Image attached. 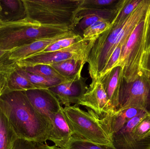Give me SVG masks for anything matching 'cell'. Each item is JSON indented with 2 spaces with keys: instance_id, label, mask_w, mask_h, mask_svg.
I'll list each match as a JSON object with an SVG mask.
<instances>
[{
  "instance_id": "cell-35",
  "label": "cell",
  "mask_w": 150,
  "mask_h": 149,
  "mask_svg": "<svg viewBox=\"0 0 150 149\" xmlns=\"http://www.w3.org/2000/svg\"><path fill=\"white\" fill-rule=\"evenodd\" d=\"M40 148L41 149H66L59 148L54 145H52V146H50L47 143H40Z\"/></svg>"
},
{
  "instance_id": "cell-31",
  "label": "cell",
  "mask_w": 150,
  "mask_h": 149,
  "mask_svg": "<svg viewBox=\"0 0 150 149\" xmlns=\"http://www.w3.org/2000/svg\"><path fill=\"white\" fill-rule=\"evenodd\" d=\"M101 20H105L97 16L93 15L86 16L83 17L79 23L77 25H78V29L83 32L84 30L85 29L89 26L92 25L96 22L101 21Z\"/></svg>"
},
{
  "instance_id": "cell-6",
  "label": "cell",
  "mask_w": 150,
  "mask_h": 149,
  "mask_svg": "<svg viewBox=\"0 0 150 149\" xmlns=\"http://www.w3.org/2000/svg\"><path fill=\"white\" fill-rule=\"evenodd\" d=\"M150 8L123 45L120 60L116 66L122 67V77L127 82L134 81L142 71Z\"/></svg>"
},
{
  "instance_id": "cell-13",
  "label": "cell",
  "mask_w": 150,
  "mask_h": 149,
  "mask_svg": "<svg viewBox=\"0 0 150 149\" xmlns=\"http://www.w3.org/2000/svg\"><path fill=\"white\" fill-rule=\"evenodd\" d=\"M86 80V78L82 76L67 80L48 89L57 97L62 105L67 107L71 104L76 105L88 89Z\"/></svg>"
},
{
  "instance_id": "cell-16",
  "label": "cell",
  "mask_w": 150,
  "mask_h": 149,
  "mask_svg": "<svg viewBox=\"0 0 150 149\" xmlns=\"http://www.w3.org/2000/svg\"><path fill=\"white\" fill-rule=\"evenodd\" d=\"M122 77V67L117 66L114 67L100 80L108 98L115 110L119 105V92Z\"/></svg>"
},
{
  "instance_id": "cell-2",
  "label": "cell",
  "mask_w": 150,
  "mask_h": 149,
  "mask_svg": "<svg viewBox=\"0 0 150 149\" xmlns=\"http://www.w3.org/2000/svg\"><path fill=\"white\" fill-rule=\"evenodd\" d=\"M150 0H142L138 7L124 21L112 24L96 40L88 56L87 63L91 82L100 81V75L114 51L125 43L136 26L148 12Z\"/></svg>"
},
{
  "instance_id": "cell-33",
  "label": "cell",
  "mask_w": 150,
  "mask_h": 149,
  "mask_svg": "<svg viewBox=\"0 0 150 149\" xmlns=\"http://www.w3.org/2000/svg\"><path fill=\"white\" fill-rule=\"evenodd\" d=\"M142 71L150 77V50L142 61Z\"/></svg>"
},
{
  "instance_id": "cell-36",
  "label": "cell",
  "mask_w": 150,
  "mask_h": 149,
  "mask_svg": "<svg viewBox=\"0 0 150 149\" xmlns=\"http://www.w3.org/2000/svg\"><path fill=\"white\" fill-rule=\"evenodd\" d=\"M1 89H0V96H1Z\"/></svg>"
},
{
  "instance_id": "cell-20",
  "label": "cell",
  "mask_w": 150,
  "mask_h": 149,
  "mask_svg": "<svg viewBox=\"0 0 150 149\" xmlns=\"http://www.w3.org/2000/svg\"><path fill=\"white\" fill-rule=\"evenodd\" d=\"M127 1V0H126V2L117 9L82 8H79L76 15V20L78 24L83 17L86 16L93 15L111 22L117 16Z\"/></svg>"
},
{
  "instance_id": "cell-29",
  "label": "cell",
  "mask_w": 150,
  "mask_h": 149,
  "mask_svg": "<svg viewBox=\"0 0 150 149\" xmlns=\"http://www.w3.org/2000/svg\"><path fill=\"white\" fill-rule=\"evenodd\" d=\"M150 132V115H146L133 129V133L135 137H141Z\"/></svg>"
},
{
  "instance_id": "cell-28",
  "label": "cell",
  "mask_w": 150,
  "mask_h": 149,
  "mask_svg": "<svg viewBox=\"0 0 150 149\" xmlns=\"http://www.w3.org/2000/svg\"><path fill=\"white\" fill-rule=\"evenodd\" d=\"M123 45H124V44L123 43H121L114 51L113 52L109 58L105 67L104 68L102 73H101L100 78V81L105 74L109 72L114 67H115L117 65V64L120 60V57Z\"/></svg>"
},
{
  "instance_id": "cell-25",
  "label": "cell",
  "mask_w": 150,
  "mask_h": 149,
  "mask_svg": "<svg viewBox=\"0 0 150 149\" xmlns=\"http://www.w3.org/2000/svg\"><path fill=\"white\" fill-rule=\"evenodd\" d=\"M83 37L77 33L74 36L66 38H62L52 44L39 53L52 52L69 47L83 40Z\"/></svg>"
},
{
  "instance_id": "cell-5",
  "label": "cell",
  "mask_w": 150,
  "mask_h": 149,
  "mask_svg": "<svg viewBox=\"0 0 150 149\" xmlns=\"http://www.w3.org/2000/svg\"><path fill=\"white\" fill-rule=\"evenodd\" d=\"M86 109L87 111L82 110L77 105L63 108L64 117L73 135L97 145L113 148L111 138L103 129L100 118L92 110Z\"/></svg>"
},
{
  "instance_id": "cell-9",
  "label": "cell",
  "mask_w": 150,
  "mask_h": 149,
  "mask_svg": "<svg viewBox=\"0 0 150 149\" xmlns=\"http://www.w3.org/2000/svg\"><path fill=\"white\" fill-rule=\"evenodd\" d=\"M76 105L92 110L100 119L115 111L112 107L100 81L91 82Z\"/></svg>"
},
{
  "instance_id": "cell-1",
  "label": "cell",
  "mask_w": 150,
  "mask_h": 149,
  "mask_svg": "<svg viewBox=\"0 0 150 149\" xmlns=\"http://www.w3.org/2000/svg\"><path fill=\"white\" fill-rule=\"evenodd\" d=\"M0 109L8 118L18 139L40 143L48 141L50 125L33 107L24 91L1 94Z\"/></svg>"
},
{
  "instance_id": "cell-17",
  "label": "cell",
  "mask_w": 150,
  "mask_h": 149,
  "mask_svg": "<svg viewBox=\"0 0 150 149\" xmlns=\"http://www.w3.org/2000/svg\"><path fill=\"white\" fill-rule=\"evenodd\" d=\"M0 22H16L27 17L23 0H0Z\"/></svg>"
},
{
  "instance_id": "cell-10",
  "label": "cell",
  "mask_w": 150,
  "mask_h": 149,
  "mask_svg": "<svg viewBox=\"0 0 150 149\" xmlns=\"http://www.w3.org/2000/svg\"><path fill=\"white\" fill-rule=\"evenodd\" d=\"M25 92L33 107L47 120L51 130L53 117L63 108L59 101L49 89L37 88Z\"/></svg>"
},
{
  "instance_id": "cell-34",
  "label": "cell",
  "mask_w": 150,
  "mask_h": 149,
  "mask_svg": "<svg viewBox=\"0 0 150 149\" xmlns=\"http://www.w3.org/2000/svg\"><path fill=\"white\" fill-rule=\"evenodd\" d=\"M9 51L0 50V66L8 60Z\"/></svg>"
},
{
  "instance_id": "cell-19",
  "label": "cell",
  "mask_w": 150,
  "mask_h": 149,
  "mask_svg": "<svg viewBox=\"0 0 150 149\" xmlns=\"http://www.w3.org/2000/svg\"><path fill=\"white\" fill-rule=\"evenodd\" d=\"M18 139L8 118L0 109V149H12Z\"/></svg>"
},
{
  "instance_id": "cell-7",
  "label": "cell",
  "mask_w": 150,
  "mask_h": 149,
  "mask_svg": "<svg viewBox=\"0 0 150 149\" xmlns=\"http://www.w3.org/2000/svg\"><path fill=\"white\" fill-rule=\"evenodd\" d=\"M137 108L150 115V77L142 71L134 81L127 82L122 78L119 105L115 111Z\"/></svg>"
},
{
  "instance_id": "cell-37",
  "label": "cell",
  "mask_w": 150,
  "mask_h": 149,
  "mask_svg": "<svg viewBox=\"0 0 150 149\" xmlns=\"http://www.w3.org/2000/svg\"><path fill=\"white\" fill-rule=\"evenodd\" d=\"M1 10V6H0V10Z\"/></svg>"
},
{
  "instance_id": "cell-23",
  "label": "cell",
  "mask_w": 150,
  "mask_h": 149,
  "mask_svg": "<svg viewBox=\"0 0 150 149\" xmlns=\"http://www.w3.org/2000/svg\"><path fill=\"white\" fill-rule=\"evenodd\" d=\"M22 68L31 73L38 74L46 78L59 79L64 80H71L67 78L62 76L57 70L50 65L39 64Z\"/></svg>"
},
{
  "instance_id": "cell-22",
  "label": "cell",
  "mask_w": 150,
  "mask_h": 149,
  "mask_svg": "<svg viewBox=\"0 0 150 149\" xmlns=\"http://www.w3.org/2000/svg\"><path fill=\"white\" fill-rule=\"evenodd\" d=\"M111 26V22L109 21L101 20L96 22L83 31V40L86 41L97 40Z\"/></svg>"
},
{
  "instance_id": "cell-3",
  "label": "cell",
  "mask_w": 150,
  "mask_h": 149,
  "mask_svg": "<svg viewBox=\"0 0 150 149\" xmlns=\"http://www.w3.org/2000/svg\"><path fill=\"white\" fill-rule=\"evenodd\" d=\"M74 29L63 25H43L26 17L16 22H0V50L10 51L37 39L54 36Z\"/></svg>"
},
{
  "instance_id": "cell-21",
  "label": "cell",
  "mask_w": 150,
  "mask_h": 149,
  "mask_svg": "<svg viewBox=\"0 0 150 149\" xmlns=\"http://www.w3.org/2000/svg\"><path fill=\"white\" fill-rule=\"evenodd\" d=\"M18 70L22 75L25 77L32 84L38 89H48L54 87L56 86L62 82L67 81L59 79L46 78L38 74L31 73L18 65Z\"/></svg>"
},
{
  "instance_id": "cell-26",
  "label": "cell",
  "mask_w": 150,
  "mask_h": 149,
  "mask_svg": "<svg viewBox=\"0 0 150 149\" xmlns=\"http://www.w3.org/2000/svg\"><path fill=\"white\" fill-rule=\"evenodd\" d=\"M66 149H114L113 148L100 146L89 141L73 135Z\"/></svg>"
},
{
  "instance_id": "cell-30",
  "label": "cell",
  "mask_w": 150,
  "mask_h": 149,
  "mask_svg": "<svg viewBox=\"0 0 150 149\" xmlns=\"http://www.w3.org/2000/svg\"><path fill=\"white\" fill-rule=\"evenodd\" d=\"M12 149H41L40 143L18 139L14 143Z\"/></svg>"
},
{
  "instance_id": "cell-32",
  "label": "cell",
  "mask_w": 150,
  "mask_h": 149,
  "mask_svg": "<svg viewBox=\"0 0 150 149\" xmlns=\"http://www.w3.org/2000/svg\"><path fill=\"white\" fill-rule=\"evenodd\" d=\"M150 50V8L149 13V20L145 33V41H144V54L143 59L146 57ZM142 59V60H143Z\"/></svg>"
},
{
  "instance_id": "cell-14",
  "label": "cell",
  "mask_w": 150,
  "mask_h": 149,
  "mask_svg": "<svg viewBox=\"0 0 150 149\" xmlns=\"http://www.w3.org/2000/svg\"><path fill=\"white\" fill-rule=\"evenodd\" d=\"M76 33L74 31L70 30L54 36L37 39L30 43L10 51L8 59L12 62H18L32 55L41 52L58 40L72 36Z\"/></svg>"
},
{
  "instance_id": "cell-24",
  "label": "cell",
  "mask_w": 150,
  "mask_h": 149,
  "mask_svg": "<svg viewBox=\"0 0 150 149\" xmlns=\"http://www.w3.org/2000/svg\"><path fill=\"white\" fill-rule=\"evenodd\" d=\"M126 1V0H81L79 8L117 9Z\"/></svg>"
},
{
  "instance_id": "cell-18",
  "label": "cell",
  "mask_w": 150,
  "mask_h": 149,
  "mask_svg": "<svg viewBox=\"0 0 150 149\" xmlns=\"http://www.w3.org/2000/svg\"><path fill=\"white\" fill-rule=\"evenodd\" d=\"M87 61L72 59L51 65L62 76L69 79H74L82 77V70Z\"/></svg>"
},
{
  "instance_id": "cell-4",
  "label": "cell",
  "mask_w": 150,
  "mask_h": 149,
  "mask_svg": "<svg viewBox=\"0 0 150 149\" xmlns=\"http://www.w3.org/2000/svg\"><path fill=\"white\" fill-rule=\"evenodd\" d=\"M27 18L43 25L77 26L81 0H23Z\"/></svg>"
},
{
  "instance_id": "cell-15",
  "label": "cell",
  "mask_w": 150,
  "mask_h": 149,
  "mask_svg": "<svg viewBox=\"0 0 150 149\" xmlns=\"http://www.w3.org/2000/svg\"><path fill=\"white\" fill-rule=\"evenodd\" d=\"M63 108L53 117L48 141L56 147L66 149L73 134L65 120Z\"/></svg>"
},
{
  "instance_id": "cell-27",
  "label": "cell",
  "mask_w": 150,
  "mask_h": 149,
  "mask_svg": "<svg viewBox=\"0 0 150 149\" xmlns=\"http://www.w3.org/2000/svg\"><path fill=\"white\" fill-rule=\"evenodd\" d=\"M142 1V0H127L126 4L111 23L114 25L124 21L133 13Z\"/></svg>"
},
{
  "instance_id": "cell-11",
  "label": "cell",
  "mask_w": 150,
  "mask_h": 149,
  "mask_svg": "<svg viewBox=\"0 0 150 149\" xmlns=\"http://www.w3.org/2000/svg\"><path fill=\"white\" fill-rule=\"evenodd\" d=\"M37 88L19 72L16 62L8 59L0 66L1 94L5 92H25Z\"/></svg>"
},
{
  "instance_id": "cell-12",
  "label": "cell",
  "mask_w": 150,
  "mask_h": 149,
  "mask_svg": "<svg viewBox=\"0 0 150 149\" xmlns=\"http://www.w3.org/2000/svg\"><path fill=\"white\" fill-rule=\"evenodd\" d=\"M136 119H132L112 137L114 149H150V132L141 137H135L133 130L138 124Z\"/></svg>"
},
{
  "instance_id": "cell-8",
  "label": "cell",
  "mask_w": 150,
  "mask_h": 149,
  "mask_svg": "<svg viewBox=\"0 0 150 149\" xmlns=\"http://www.w3.org/2000/svg\"><path fill=\"white\" fill-rule=\"evenodd\" d=\"M96 40L82 41L56 51L38 53L16 62L21 67L39 64L51 65L72 59L88 60V56Z\"/></svg>"
}]
</instances>
